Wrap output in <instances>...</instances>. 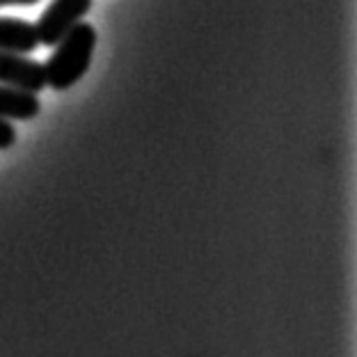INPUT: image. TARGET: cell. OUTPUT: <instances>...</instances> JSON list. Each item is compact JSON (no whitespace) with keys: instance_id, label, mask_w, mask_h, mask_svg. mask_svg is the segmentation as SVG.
Returning <instances> with one entry per match:
<instances>
[{"instance_id":"52a82bcc","label":"cell","mask_w":357,"mask_h":357,"mask_svg":"<svg viewBox=\"0 0 357 357\" xmlns=\"http://www.w3.org/2000/svg\"><path fill=\"white\" fill-rule=\"evenodd\" d=\"M39 0H0V7H10V5H35Z\"/></svg>"},{"instance_id":"6da1fadb","label":"cell","mask_w":357,"mask_h":357,"mask_svg":"<svg viewBox=\"0 0 357 357\" xmlns=\"http://www.w3.org/2000/svg\"><path fill=\"white\" fill-rule=\"evenodd\" d=\"M96 46V30L89 23L80 21L71 28L53 48V55L44 64L46 85H51L55 92L74 87L80 78L87 74L92 64V53Z\"/></svg>"},{"instance_id":"7a4b0ae2","label":"cell","mask_w":357,"mask_h":357,"mask_svg":"<svg viewBox=\"0 0 357 357\" xmlns=\"http://www.w3.org/2000/svg\"><path fill=\"white\" fill-rule=\"evenodd\" d=\"M89 10L92 0H53L35 23L39 44L53 48L71 28L85 19Z\"/></svg>"},{"instance_id":"277c9868","label":"cell","mask_w":357,"mask_h":357,"mask_svg":"<svg viewBox=\"0 0 357 357\" xmlns=\"http://www.w3.org/2000/svg\"><path fill=\"white\" fill-rule=\"evenodd\" d=\"M39 46L35 23L14 19V16H0V51L28 55L35 53Z\"/></svg>"},{"instance_id":"8992f818","label":"cell","mask_w":357,"mask_h":357,"mask_svg":"<svg viewBox=\"0 0 357 357\" xmlns=\"http://www.w3.org/2000/svg\"><path fill=\"white\" fill-rule=\"evenodd\" d=\"M16 142V128L12 126V121L0 119V149H10Z\"/></svg>"},{"instance_id":"5b68a950","label":"cell","mask_w":357,"mask_h":357,"mask_svg":"<svg viewBox=\"0 0 357 357\" xmlns=\"http://www.w3.org/2000/svg\"><path fill=\"white\" fill-rule=\"evenodd\" d=\"M39 110H42V103H39L37 94L0 85V119L28 121L35 119L39 115Z\"/></svg>"},{"instance_id":"3957f363","label":"cell","mask_w":357,"mask_h":357,"mask_svg":"<svg viewBox=\"0 0 357 357\" xmlns=\"http://www.w3.org/2000/svg\"><path fill=\"white\" fill-rule=\"evenodd\" d=\"M0 85L37 94L46 87L44 64L19 53L0 51Z\"/></svg>"}]
</instances>
